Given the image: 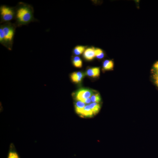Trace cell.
<instances>
[{"label": "cell", "mask_w": 158, "mask_h": 158, "mask_svg": "<svg viewBox=\"0 0 158 158\" xmlns=\"http://www.w3.org/2000/svg\"><path fill=\"white\" fill-rule=\"evenodd\" d=\"M85 106V104L82 102L80 101H77L75 105L76 113L81 115Z\"/></svg>", "instance_id": "9"}, {"label": "cell", "mask_w": 158, "mask_h": 158, "mask_svg": "<svg viewBox=\"0 0 158 158\" xmlns=\"http://www.w3.org/2000/svg\"><path fill=\"white\" fill-rule=\"evenodd\" d=\"M85 48V47L84 46H77L74 48L73 52L76 55H79L84 51Z\"/></svg>", "instance_id": "13"}, {"label": "cell", "mask_w": 158, "mask_h": 158, "mask_svg": "<svg viewBox=\"0 0 158 158\" xmlns=\"http://www.w3.org/2000/svg\"><path fill=\"white\" fill-rule=\"evenodd\" d=\"M153 67L156 71H158V61L156 62L154 64Z\"/></svg>", "instance_id": "19"}, {"label": "cell", "mask_w": 158, "mask_h": 158, "mask_svg": "<svg viewBox=\"0 0 158 158\" xmlns=\"http://www.w3.org/2000/svg\"><path fill=\"white\" fill-rule=\"evenodd\" d=\"M89 106L93 114H95L99 112L100 107L98 103L93 102L90 104Z\"/></svg>", "instance_id": "12"}, {"label": "cell", "mask_w": 158, "mask_h": 158, "mask_svg": "<svg viewBox=\"0 0 158 158\" xmlns=\"http://www.w3.org/2000/svg\"><path fill=\"white\" fill-rule=\"evenodd\" d=\"M95 56L98 59H101L103 58L104 54L103 51L99 48H95Z\"/></svg>", "instance_id": "15"}, {"label": "cell", "mask_w": 158, "mask_h": 158, "mask_svg": "<svg viewBox=\"0 0 158 158\" xmlns=\"http://www.w3.org/2000/svg\"><path fill=\"white\" fill-rule=\"evenodd\" d=\"M155 74L158 75V71H156Z\"/></svg>", "instance_id": "20"}, {"label": "cell", "mask_w": 158, "mask_h": 158, "mask_svg": "<svg viewBox=\"0 0 158 158\" xmlns=\"http://www.w3.org/2000/svg\"><path fill=\"white\" fill-rule=\"evenodd\" d=\"M94 94L93 91L90 90L81 89L76 93L75 97L77 100L83 102L85 99L91 97Z\"/></svg>", "instance_id": "4"}, {"label": "cell", "mask_w": 158, "mask_h": 158, "mask_svg": "<svg viewBox=\"0 0 158 158\" xmlns=\"http://www.w3.org/2000/svg\"><path fill=\"white\" fill-rule=\"evenodd\" d=\"M73 62L74 65L76 67L80 68L82 65V62L80 58L78 56L75 57L73 59Z\"/></svg>", "instance_id": "14"}, {"label": "cell", "mask_w": 158, "mask_h": 158, "mask_svg": "<svg viewBox=\"0 0 158 158\" xmlns=\"http://www.w3.org/2000/svg\"><path fill=\"white\" fill-rule=\"evenodd\" d=\"M100 73L99 68L94 67L88 69L86 72V74L89 76L93 77H97L99 76Z\"/></svg>", "instance_id": "7"}, {"label": "cell", "mask_w": 158, "mask_h": 158, "mask_svg": "<svg viewBox=\"0 0 158 158\" xmlns=\"http://www.w3.org/2000/svg\"><path fill=\"white\" fill-rule=\"evenodd\" d=\"M15 8L6 5H1L0 6V24L10 22L15 20Z\"/></svg>", "instance_id": "3"}, {"label": "cell", "mask_w": 158, "mask_h": 158, "mask_svg": "<svg viewBox=\"0 0 158 158\" xmlns=\"http://www.w3.org/2000/svg\"><path fill=\"white\" fill-rule=\"evenodd\" d=\"M91 99L90 98L87 99H85L83 101V102H84L85 104H88L91 103Z\"/></svg>", "instance_id": "18"}, {"label": "cell", "mask_w": 158, "mask_h": 158, "mask_svg": "<svg viewBox=\"0 0 158 158\" xmlns=\"http://www.w3.org/2000/svg\"><path fill=\"white\" fill-rule=\"evenodd\" d=\"M15 23L10 22L0 25V43L9 50H11L17 28Z\"/></svg>", "instance_id": "2"}, {"label": "cell", "mask_w": 158, "mask_h": 158, "mask_svg": "<svg viewBox=\"0 0 158 158\" xmlns=\"http://www.w3.org/2000/svg\"><path fill=\"white\" fill-rule=\"evenodd\" d=\"M93 114L89 105H87L85 106L81 116H83L91 117L93 116Z\"/></svg>", "instance_id": "11"}, {"label": "cell", "mask_w": 158, "mask_h": 158, "mask_svg": "<svg viewBox=\"0 0 158 158\" xmlns=\"http://www.w3.org/2000/svg\"><path fill=\"white\" fill-rule=\"evenodd\" d=\"M7 158H20L13 143L10 145Z\"/></svg>", "instance_id": "5"}, {"label": "cell", "mask_w": 158, "mask_h": 158, "mask_svg": "<svg viewBox=\"0 0 158 158\" xmlns=\"http://www.w3.org/2000/svg\"><path fill=\"white\" fill-rule=\"evenodd\" d=\"M114 66V63L111 60H105L103 64V69L106 70H109L113 69Z\"/></svg>", "instance_id": "10"}, {"label": "cell", "mask_w": 158, "mask_h": 158, "mask_svg": "<svg viewBox=\"0 0 158 158\" xmlns=\"http://www.w3.org/2000/svg\"><path fill=\"white\" fill-rule=\"evenodd\" d=\"M90 99L92 102L97 103L100 102L101 100L100 95L98 93L93 94Z\"/></svg>", "instance_id": "16"}, {"label": "cell", "mask_w": 158, "mask_h": 158, "mask_svg": "<svg viewBox=\"0 0 158 158\" xmlns=\"http://www.w3.org/2000/svg\"><path fill=\"white\" fill-rule=\"evenodd\" d=\"M15 16L14 23L17 27L27 25L38 20L34 16V9L30 4L22 2H18L15 6Z\"/></svg>", "instance_id": "1"}, {"label": "cell", "mask_w": 158, "mask_h": 158, "mask_svg": "<svg viewBox=\"0 0 158 158\" xmlns=\"http://www.w3.org/2000/svg\"><path fill=\"white\" fill-rule=\"evenodd\" d=\"M83 76V74L80 72H73L71 75L72 80L76 83L80 82Z\"/></svg>", "instance_id": "8"}, {"label": "cell", "mask_w": 158, "mask_h": 158, "mask_svg": "<svg viewBox=\"0 0 158 158\" xmlns=\"http://www.w3.org/2000/svg\"><path fill=\"white\" fill-rule=\"evenodd\" d=\"M95 48L93 47L86 49L83 53V56L86 60H90L92 59L95 56Z\"/></svg>", "instance_id": "6"}, {"label": "cell", "mask_w": 158, "mask_h": 158, "mask_svg": "<svg viewBox=\"0 0 158 158\" xmlns=\"http://www.w3.org/2000/svg\"><path fill=\"white\" fill-rule=\"evenodd\" d=\"M153 77L154 83L158 87V75L154 74Z\"/></svg>", "instance_id": "17"}]
</instances>
